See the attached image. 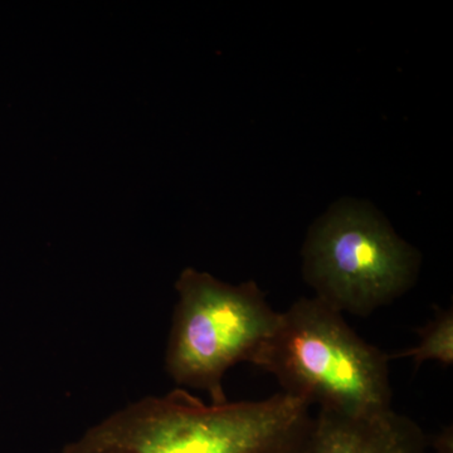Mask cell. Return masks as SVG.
I'll list each match as a JSON object with an SVG mask.
<instances>
[{"instance_id": "cell-1", "label": "cell", "mask_w": 453, "mask_h": 453, "mask_svg": "<svg viewBox=\"0 0 453 453\" xmlns=\"http://www.w3.org/2000/svg\"><path fill=\"white\" fill-rule=\"evenodd\" d=\"M314 417L299 398L207 404L186 389L106 417L59 453H306Z\"/></svg>"}, {"instance_id": "cell-2", "label": "cell", "mask_w": 453, "mask_h": 453, "mask_svg": "<svg viewBox=\"0 0 453 453\" xmlns=\"http://www.w3.org/2000/svg\"><path fill=\"white\" fill-rule=\"evenodd\" d=\"M252 365L271 372L283 393L319 411L392 408L388 354L360 338L342 312L318 297H303L280 312Z\"/></svg>"}, {"instance_id": "cell-3", "label": "cell", "mask_w": 453, "mask_h": 453, "mask_svg": "<svg viewBox=\"0 0 453 453\" xmlns=\"http://www.w3.org/2000/svg\"><path fill=\"white\" fill-rule=\"evenodd\" d=\"M175 288L165 371L177 386L204 390L211 404L226 403V372L240 363L252 365L280 312L253 281L231 285L186 268Z\"/></svg>"}, {"instance_id": "cell-4", "label": "cell", "mask_w": 453, "mask_h": 453, "mask_svg": "<svg viewBox=\"0 0 453 453\" xmlns=\"http://www.w3.org/2000/svg\"><path fill=\"white\" fill-rule=\"evenodd\" d=\"M419 255L377 211L357 202L332 208L310 229L303 276L318 299L368 316L412 288Z\"/></svg>"}, {"instance_id": "cell-5", "label": "cell", "mask_w": 453, "mask_h": 453, "mask_svg": "<svg viewBox=\"0 0 453 453\" xmlns=\"http://www.w3.org/2000/svg\"><path fill=\"white\" fill-rule=\"evenodd\" d=\"M421 427L393 408L345 414L319 411L306 453H426Z\"/></svg>"}, {"instance_id": "cell-6", "label": "cell", "mask_w": 453, "mask_h": 453, "mask_svg": "<svg viewBox=\"0 0 453 453\" xmlns=\"http://www.w3.org/2000/svg\"><path fill=\"white\" fill-rule=\"evenodd\" d=\"M419 344L416 347L388 356L390 359L412 357L418 368L425 362L434 360L445 366L453 363V311L452 309L437 310L436 315L425 326L417 330Z\"/></svg>"}, {"instance_id": "cell-7", "label": "cell", "mask_w": 453, "mask_h": 453, "mask_svg": "<svg viewBox=\"0 0 453 453\" xmlns=\"http://www.w3.org/2000/svg\"><path fill=\"white\" fill-rule=\"evenodd\" d=\"M452 428H445L434 443V453H452Z\"/></svg>"}]
</instances>
